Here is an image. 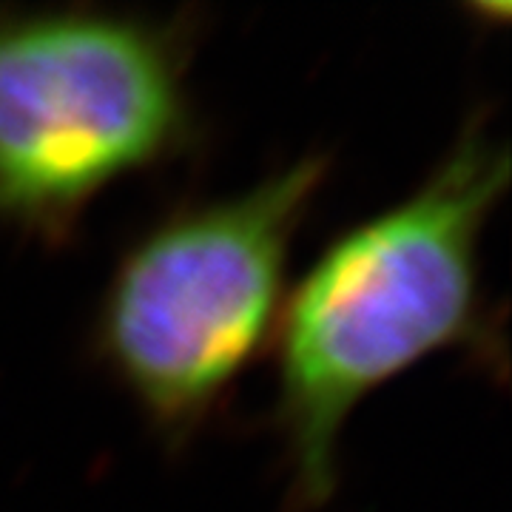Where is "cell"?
<instances>
[{
  "label": "cell",
  "instance_id": "6da1fadb",
  "mask_svg": "<svg viewBox=\"0 0 512 512\" xmlns=\"http://www.w3.org/2000/svg\"><path fill=\"white\" fill-rule=\"evenodd\" d=\"M510 188V148L487 117L461 128L424 183L350 225L285 296L274 333V419L288 507H325L350 413L444 350L490 353L481 239Z\"/></svg>",
  "mask_w": 512,
  "mask_h": 512
},
{
  "label": "cell",
  "instance_id": "7a4b0ae2",
  "mask_svg": "<svg viewBox=\"0 0 512 512\" xmlns=\"http://www.w3.org/2000/svg\"><path fill=\"white\" fill-rule=\"evenodd\" d=\"M328 168L305 154L239 194L174 208L117 259L92 348L168 447L194 439L274 342L293 242Z\"/></svg>",
  "mask_w": 512,
  "mask_h": 512
},
{
  "label": "cell",
  "instance_id": "3957f363",
  "mask_svg": "<svg viewBox=\"0 0 512 512\" xmlns=\"http://www.w3.org/2000/svg\"><path fill=\"white\" fill-rule=\"evenodd\" d=\"M191 20L0 6V228L46 245L197 140Z\"/></svg>",
  "mask_w": 512,
  "mask_h": 512
}]
</instances>
